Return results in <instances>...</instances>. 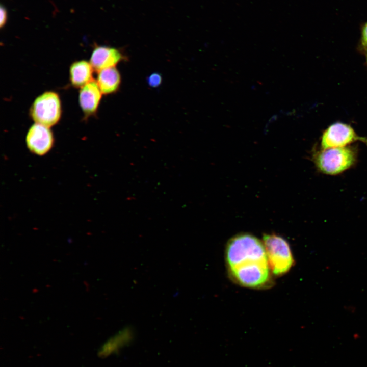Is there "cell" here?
<instances>
[{
	"label": "cell",
	"instance_id": "obj_4",
	"mask_svg": "<svg viewBox=\"0 0 367 367\" xmlns=\"http://www.w3.org/2000/svg\"><path fill=\"white\" fill-rule=\"evenodd\" d=\"M62 113L60 97L53 91H47L38 96L29 110L30 116L35 123L48 127L60 121Z\"/></svg>",
	"mask_w": 367,
	"mask_h": 367
},
{
	"label": "cell",
	"instance_id": "obj_12",
	"mask_svg": "<svg viewBox=\"0 0 367 367\" xmlns=\"http://www.w3.org/2000/svg\"><path fill=\"white\" fill-rule=\"evenodd\" d=\"M0 26L2 28L5 25L7 19V12L5 7L2 6L0 8Z\"/></svg>",
	"mask_w": 367,
	"mask_h": 367
},
{
	"label": "cell",
	"instance_id": "obj_6",
	"mask_svg": "<svg viewBox=\"0 0 367 367\" xmlns=\"http://www.w3.org/2000/svg\"><path fill=\"white\" fill-rule=\"evenodd\" d=\"M25 142L29 150L33 153L43 155L53 146V133L50 127L35 123L28 129Z\"/></svg>",
	"mask_w": 367,
	"mask_h": 367
},
{
	"label": "cell",
	"instance_id": "obj_11",
	"mask_svg": "<svg viewBox=\"0 0 367 367\" xmlns=\"http://www.w3.org/2000/svg\"><path fill=\"white\" fill-rule=\"evenodd\" d=\"M162 81L161 75L158 73H153L149 75L147 78V83L148 85L153 88L159 87Z\"/></svg>",
	"mask_w": 367,
	"mask_h": 367
},
{
	"label": "cell",
	"instance_id": "obj_1",
	"mask_svg": "<svg viewBox=\"0 0 367 367\" xmlns=\"http://www.w3.org/2000/svg\"><path fill=\"white\" fill-rule=\"evenodd\" d=\"M225 260L229 277L237 284L253 289H265L273 285L262 241L247 233L238 234L227 242Z\"/></svg>",
	"mask_w": 367,
	"mask_h": 367
},
{
	"label": "cell",
	"instance_id": "obj_7",
	"mask_svg": "<svg viewBox=\"0 0 367 367\" xmlns=\"http://www.w3.org/2000/svg\"><path fill=\"white\" fill-rule=\"evenodd\" d=\"M126 56L121 50L108 46H96L93 50L90 62L94 71L115 67L118 63L126 60Z\"/></svg>",
	"mask_w": 367,
	"mask_h": 367
},
{
	"label": "cell",
	"instance_id": "obj_3",
	"mask_svg": "<svg viewBox=\"0 0 367 367\" xmlns=\"http://www.w3.org/2000/svg\"><path fill=\"white\" fill-rule=\"evenodd\" d=\"M262 242L272 274L280 276L287 273L295 261L288 242L274 233L264 234Z\"/></svg>",
	"mask_w": 367,
	"mask_h": 367
},
{
	"label": "cell",
	"instance_id": "obj_5",
	"mask_svg": "<svg viewBox=\"0 0 367 367\" xmlns=\"http://www.w3.org/2000/svg\"><path fill=\"white\" fill-rule=\"evenodd\" d=\"M356 141L367 145L366 138L358 136L350 125L336 122L324 132L321 141V149L346 147Z\"/></svg>",
	"mask_w": 367,
	"mask_h": 367
},
{
	"label": "cell",
	"instance_id": "obj_2",
	"mask_svg": "<svg viewBox=\"0 0 367 367\" xmlns=\"http://www.w3.org/2000/svg\"><path fill=\"white\" fill-rule=\"evenodd\" d=\"M318 170L329 175L339 174L352 167L357 160L356 151L348 146L321 149L313 154Z\"/></svg>",
	"mask_w": 367,
	"mask_h": 367
},
{
	"label": "cell",
	"instance_id": "obj_10",
	"mask_svg": "<svg viewBox=\"0 0 367 367\" xmlns=\"http://www.w3.org/2000/svg\"><path fill=\"white\" fill-rule=\"evenodd\" d=\"M96 81L102 94L110 95L119 89L121 77L117 68L113 67L97 72Z\"/></svg>",
	"mask_w": 367,
	"mask_h": 367
},
{
	"label": "cell",
	"instance_id": "obj_13",
	"mask_svg": "<svg viewBox=\"0 0 367 367\" xmlns=\"http://www.w3.org/2000/svg\"><path fill=\"white\" fill-rule=\"evenodd\" d=\"M362 41L363 44L367 46V23L364 25L363 28Z\"/></svg>",
	"mask_w": 367,
	"mask_h": 367
},
{
	"label": "cell",
	"instance_id": "obj_8",
	"mask_svg": "<svg viewBox=\"0 0 367 367\" xmlns=\"http://www.w3.org/2000/svg\"><path fill=\"white\" fill-rule=\"evenodd\" d=\"M102 95L94 79L80 89L78 103L85 119L97 113Z\"/></svg>",
	"mask_w": 367,
	"mask_h": 367
},
{
	"label": "cell",
	"instance_id": "obj_9",
	"mask_svg": "<svg viewBox=\"0 0 367 367\" xmlns=\"http://www.w3.org/2000/svg\"><path fill=\"white\" fill-rule=\"evenodd\" d=\"M94 69L90 62L85 60L75 61L69 67V81L71 86L81 88L93 80Z\"/></svg>",
	"mask_w": 367,
	"mask_h": 367
}]
</instances>
